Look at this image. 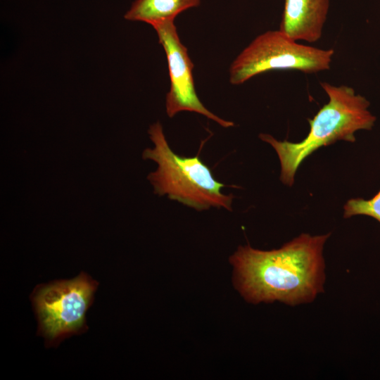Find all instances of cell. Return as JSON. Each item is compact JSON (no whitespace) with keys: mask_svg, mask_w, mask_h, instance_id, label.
<instances>
[{"mask_svg":"<svg viewBox=\"0 0 380 380\" xmlns=\"http://www.w3.org/2000/svg\"><path fill=\"white\" fill-rule=\"evenodd\" d=\"M329 0H284L279 30L295 41L313 43L322 34Z\"/></svg>","mask_w":380,"mask_h":380,"instance_id":"52a82bcc","label":"cell"},{"mask_svg":"<svg viewBox=\"0 0 380 380\" xmlns=\"http://www.w3.org/2000/svg\"><path fill=\"white\" fill-rule=\"evenodd\" d=\"M201 0H135L125 14L131 21H141L153 26L174 20L182 12L200 5Z\"/></svg>","mask_w":380,"mask_h":380,"instance_id":"ba28073f","label":"cell"},{"mask_svg":"<svg viewBox=\"0 0 380 380\" xmlns=\"http://www.w3.org/2000/svg\"><path fill=\"white\" fill-rule=\"evenodd\" d=\"M98 282L81 272L71 279L41 284L30 299L37 319V334L46 347L58 346L87 329L86 313L91 305Z\"/></svg>","mask_w":380,"mask_h":380,"instance_id":"277c9868","label":"cell"},{"mask_svg":"<svg viewBox=\"0 0 380 380\" xmlns=\"http://www.w3.org/2000/svg\"><path fill=\"white\" fill-rule=\"evenodd\" d=\"M343 217L354 215L369 216L380 223V191L371 199L357 198L347 201L343 207Z\"/></svg>","mask_w":380,"mask_h":380,"instance_id":"9c48e42d","label":"cell"},{"mask_svg":"<svg viewBox=\"0 0 380 380\" xmlns=\"http://www.w3.org/2000/svg\"><path fill=\"white\" fill-rule=\"evenodd\" d=\"M330 234H302L271 251L239 246L229 258L235 288L253 304L279 301L296 305L312 302L323 292V248Z\"/></svg>","mask_w":380,"mask_h":380,"instance_id":"6da1fadb","label":"cell"},{"mask_svg":"<svg viewBox=\"0 0 380 380\" xmlns=\"http://www.w3.org/2000/svg\"><path fill=\"white\" fill-rule=\"evenodd\" d=\"M320 85L328 95L324 105L312 119L308 120L310 129L307 137L294 143L279 141L268 134H260V139L270 144L277 153L281 165L280 180L292 186L296 171L303 161L322 146L337 141L355 142L358 130H370L376 117L368 110V100L348 86H334L327 82Z\"/></svg>","mask_w":380,"mask_h":380,"instance_id":"7a4b0ae2","label":"cell"},{"mask_svg":"<svg viewBox=\"0 0 380 380\" xmlns=\"http://www.w3.org/2000/svg\"><path fill=\"white\" fill-rule=\"evenodd\" d=\"M334 51L298 43L279 30L256 37L234 60L229 82L234 85L272 70L316 73L330 68Z\"/></svg>","mask_w":380,"mask_h":380,"instance_id":"5b68a950","label":"cell"},{"mask_svg":"<svg viewBox=\"0 0 380 380\" xmlns=\"http://www.w3.org/2000/svg\"><path fill=\"white\" fill-rule=\"evenodd\" d=\"M160 44L163 46L167 61L170 89L166 95L165 108L169 118L181 111L194 112L227 128L234 125L206 108L199 99L193 77L194 64L186 47L181 42L174 20L158 23L153 26Z\"/></svg>","mask_w":380,"mask_h":380,"instance_id":"8992f818","label":"cell"},{"mask_svg":"<svg viewBox=\"0 0 380 380\" xmlns=\"http://www.w3.org/2000/svg\"><path fill=\"white\" fill-rule=\"evenodd\" d=\"M148 132L154 147L144 149L142 158L158 164L157 170L147 177L155 194L166 195L197 210L211 207L232 210L233 195L221 191L225 185L214 178L198 156L189 158L176 154L170 148L159 122L152 124Z\"/></svg>","mask_w":380,"mask_h":380,"instance_id":"3957f363","label":"cell"}]
</instances>
